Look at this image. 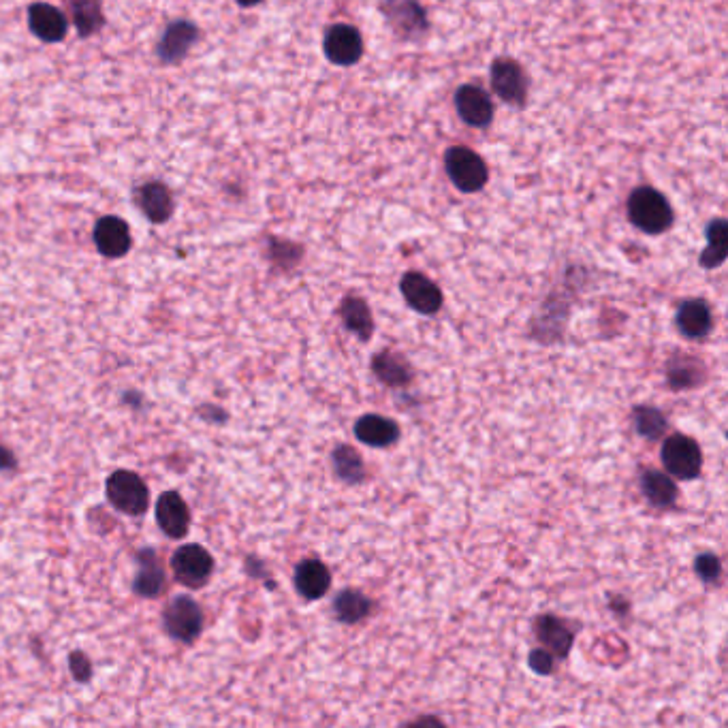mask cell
Instances as JSON below:
<instances>
[{
	"mask_svg": "<svg viewBox=\"0 0 728 728\" xmlns=\"http://www.w3.org/2000/svg\"><path fill=\"white\" fill-rule=\"evenodd\" d=\"M628 218L639 231L660 235L673 227V208L669 199L654 186H639L628 197Z\"/></svg>",
	"mask_w": 728,
	"mask_h": 728,
	"instance_id": "cell-1",
	"label": "cell"
},
{
	"mask_svg": "<svg viewBox=\"0 0 728 728\" xmlns=\"http://www.w3.org/2000/svg\"><path fill=\"white\" fill-rule=\"evenodd\" d=\"M105 492L109 504L114 506L116 511L139 517L148 511L150 506V489L144 483L139 474L131 470H116L109 474L105 483Z\"/></svg>",
	"mask_w": 728,
	"mask_h": 728,
	"instance_id": "cell-2",
	"label": "cell"
},
{
	"mask_svg": "<svg viewBox=\"0 0 728 728\" xmlns=\"http://www.w3.org/2000/svg\"><path fill=\"white\" fill-rule=\"evenodd\" d=\"M445 169L453 186L462 193H479L489 180L487 163L466 146H453L445 152Z\"/></svg>",
	"mask_w": 728,
	"mask_h": 728,
	"instance_id": "cell-3",
	"label": "cell"
},
{
	"mask_svg": "<svg viewBox=\"0 0 728 728\" xmlns=\"http://www.w3.org/2000/svg\"><path fill=\"white\" fill-rule=\"evenodd\" d=\"M171 571L184 588L199 590L210 581L214 573V558L201 545H182L178 551H173Z\"/></svg>",
	"mask_w": 728,
	"mask_h": 728,
	"instance_id": "cell-4",
	"label": "cell"
},
{
	"mask_svg": "<svg viewBox=\"0 0 728 728\" xmlns=\"http://www.w3.org/2000/svg\"><path fill=\"white\" fill-rule=\"evenodd\" d=\"M662 464L673 477L692 481L699 477L703 468L701 447L686 434H673L662 445Z\"/></svg>",
	"mask_w": 728,
	"mask_h": 728,
	"instance_id": "cell-5",
	"label": "cell"
},
{
	"mask_svg": "<svg viewBox=\"0 0 728 728\" xmlns=\"http://www.w3.org/2000/svg\"><path fill=\"white\" fill-rule=\"evenodd\" d=\"M489 77H492L494 92L504 103L515 107H526L530 92V77L517 60L513 58L494 60L492 69H489Z\"/></svg>",
	"mask_w": 728,
	"mask_h": 728,
	"instance_id": "cell-6",
	"label": "cell"
},
{
	"mask_svg": "<svg viewBox=\"0 0 728 728\" xmlns=\"http://www.w3.org/2000/svg\"><path fill=\"white\" fill-rule=\"evenodd\" d=\"M167 635L182 643H193L203 632V611L191 596L173 598L163 613Z\"/></svg>",
	"mask_w": 728,
	"mask_h": 728,
	"instance_id": "cell-7",
	"label": "cell"
},
{
	"mask_svg": "<svg viewBox=\"0 0 728 728\" xmlns=\"http://www.w3.org/2000/svg\"><path fill=\"white\" fill-rule=\"evenodd\" d=\"M323 52L331 65L353 67L363 56L361 33L351 24L329 26L323 39Z\"/></svg>",
	"mask_w": 728,
	"mask_h": 728,
	"instance_id": "cell-8",
	"label": "cell"
},
{
	"mask_svg": "<svg viewBox=\"0 0 728 728\" xmlns=\"http://www.w3.org/2000/svg\"><path fill=\"white\" fill-rule=\"evenodd\" d=\"M381 11L393 33L402 39L421 37L427 30V13L419 0H383Z\"/></svg>",
	"mask_w": 728,
	"mask_h": 728,
	"instance_id": "cell-9",
	"label": "cell"
},
{
	"mask_svg": "<svg viewBox=\"0 0 728 728\" xmlns=\"http://www.w3.org/2000/svg\"><path fill=\"white\" fill-rule=\"evenodd\" d=\"M455 109L472 129H487L494 120V103L489 94L474 84H464L455 92Z\"/></svg>",
	"mask_w": 728,
	"mask_h": 728,
	"instance_id": "cell-10",
	"label": "cell"
},
{
	"mask_svg": "<svg viewBox=\"0 0 728 728\" xmlns=\"http://www.w3.org/2000/svg\"><path fill=\"white\" fill-rule=\"evenodd\" d=\"M400 291L406 304L419 314L432 316L442 308V291L434 280L419 272H408L400 280Z\"/></svg>",
	"mask_w": 728,
	"mask_h": 728,
	"instance_id": "cell-11",
	"label": "cell"
},
{
	"mask_svg": "<svg viewBox=\"0 0 728 728\" xmlns=\"http://www.w3.org/2000/svg\"><path fill=\"white\" fill-rule=\"evenodd\" d=\"M156 524L169 538H184L191 528V511L178 492H165L156 500Z\"/></svg>",
	"mask_w": 728,
	"mask_h": 728,
	"instance_id": "cell-12",
	"label": "cell"
},
{
	"mask_svg": "<svg viewBox=\"0 0 728 728\" xmlns=\"http://www.w3.org/2000/svg\"><path fill=\"white\" fill-rule=\"evenodd\" d=\"M94 244H97V250L107 259L124 257L133 244L129 225L118 216L101 218L97 227H94Z\"/></svg>",
	"mask_w": 728,
	"mask_h": 728,
	"instance_id": "cell-13",
	"label": "cell"
},
{
	"mask_svg": "<svg viewBox=\"0 0 728 728\" xmlns=\"http://www.w3.org/2000/svg\"><path fill=\"white\" fill-rule=\"evenodd\" d=\"M28 24L30 30L47 43H56L67 37L69 30V22L65 18V13L60 9L45 5V3H35L33 7L28 9Z\"/></svg>",
	"mask_w": 728,
	"mask_h": 728,
	"instance_id": "cell-14",
	"label": "cell"
},
{
	"mask_svg": "<svg viewBox=\"0 0 728 728\" xmlns=\"http://www.w3.org/2000/svg\"><path fill=\"white\" fill-rule=\"evenodd\" d=\"M677 327L690 340H703L714 329V314L705 299H686L677 310Z\"/></svg>",
	"mask_w": 728,
	"mask_h": 728,
	"instance_id": "cell-15",
	"label": "cell"
},
{
	"mask_svg": "<svg viewBox=\"0 0 728 728\" xmlns=\"http://www.w3.org/2000/svg\"><path fill=\"white\" fill-rule=\"evenodd\" d=\"M355 436L363 445L385 449L400 440V425L383 415H363L355 423Z\"/></svg>",
	"mask_w": 728,
	"mask_h": 728,
	"instance_id": "cell-16",
	"label": "cell"
},
{
	"mask_svg": "<svg viewBox=\"0 0 728 728\" xmlns=\"http://www.w3.org/2000/svg\"><path fill=\"white\" fill-rule=\"evenodd\" d=\"M293 581L306 600H319L331 588V573L321 560H304L295 566Z\"/></svg>",
	"mask_w": 728,
	"mask_h": 728,
	"instance_id": "cell-17",
	"label": "cell"
},
{
	"mask_svg": "<svg viewBox=\"0 0 728 728\" xmlns=\"http://www.w3.org/2000/svg\"><path fill=\"white\" fill-rule=\"evenodd\" d=\"M197 37H199V33H197L195 24L184 22V20L173 22L165 30L161 43H158L156 54L163 62H180L188 52H191V47L195 45Z\"/></svg>",
	"mask_w": 728,
	"mask_h": 728,
	"instance_id": "cell-18",
	"label": "cell"
},
{
	"mask_svg": "<svg viewBox=\"0 0 728 728\" xmlns=\"http://www.w3.org/2000/svg\"><path fill=\"white\" fill-rule=\"evenodd\" d=\"M137 564L139 571L133 581L135 594L144 598H156L161 596L165 590V571L154 549H144L137 553Z\"/></svg>",
	"mask_w": 728,
	"mask_h": 728,
	"instance_id": "cell-19",
	"label": "cell"
},
{
	"mask_svg": "<svg viewBox=\"0 0 728 728\" xmlns=\"http://www.w3.org/2000/svg\"><path fill=\"white\" fill-rule=\"evenodd\" d=\"M534 635L551 654L566 658L575 643V632L553 615H541L534 622Z\"/></svg>",
	"mask_w": 728,
	"mask_h": 728,
	"instance_id": "cell-20",
	"label": "cell"
},
{
	"mask_svg": "<svg viewBox=\"0 0 728 728\" xmlns=\"http://www.w3.org/2000/svg\"><path fill=\"white\" fill-rule=\"evenodd\" d=\"M372 370L376 378L387 387H406L413 381V368L404 355L395 351H381L372 359Z\"/></svg>",
	"mask_w": 728,
	"mask_h": 728,
	"instance_id": "cell-21",
	"label": "cell"
},
{
	"mask_svg": "<svg viewBox=\"0 0 728 728\" xmlns=\"http://www.w3.org/2000/svg\"><path fill=\"white\" fill-rule=\"evenodd\" d=\"M137 203L141 212H144L152 223H167L169 216L173 214V197L169 193V188L161 182H150L141 186L137 191Z\"/></svg>",
	"mask_w": 728,
	"mask_h": 728,
	"instance_id": "cell-22",
	"label": "cell"
},
{
	"mask_svg": "<svg viewBox=\"0 0 728 728\" xmlns=\"http://www.w3.org/2000/svg\"><path fill=\"white\" fill-rule=\"evenodd\" d=\"M340 314H342V323L348 331H353V334L359 338V340H370L372 334H374V321H372V312H370V306L363 302L361 297L357 295H348L344 297L342 302V308H340Z\"/></svg>",
	"mask_w": 728,
	"mask_h": 728,
	"instance_id": "cell-23",
	"label": "cell"
},
{
	"mask_svg": "<svg viewBox=\"0 0 728 728\" xmlns=\"http://www.w3.org/2000/svg\"><path fill=\"white\" fill-rule=\"evenodd\" d=\"M705 376H707V372H705L703 361L690 357V355H675L667 366V378H669L671 387L677 391L701 385L705 381Z\"/></svg>",
	"mask_w": 728,
	"mask_h": 728,
	"instance_id": "cell-24",
	"label": "cell"
},
{
	"mask_svg": "<svg viewBox=\"0 0 728 728\" xmlns=\"http://www.w3.org/2000/svg\"><path fill=\"white\" fill-rule=\"evenodd\" d=\"M641 492L658 509H669L677 500V487L673 479L658 470H645L641 474Z\"/></svg>",
	"mask_w": 728,
	"mask_h": 728,
	"instance_id": "cell-25",
	"label": "cell"
},
{
	"mask_svg": "<svg viewBox=\"0 0 728 728\" xmlns=\"http://www.w3.org/2000/svg\"><path fill=\"white\" fill-rule=\"evenodd\" d=\"M707 246L701 255V265L705 269H716L726 261L728 255V225L724 218L711 220L705 229Z\"/></svg>",
	"mask_w": 728,
	"mask_h": 728,
	"instance_id": "cell-26",
	"label": "cell"
},
{
	"mask_svg": "<svg viewBox=\"0 0 728 728\" xmlns=\"http://www.w3.org/2000/svg\"><path fill=\"white\" fill-rule=\"evenodd\" d=\"M372 611V600L359 590H342L334 600V613L342 624H357Z\"/></svg>",
	"mask_w": 728,
	"mask_h": 728,
	"instance_id": "cell-27",
	"label": "cell"
},
{
	"mask_svg": "<svg viewBox=\"0 0 728 728\" xmlns=\"http://www.w3.org/2000/svg\"><path fill=\"white\" fill-rule=\"evenodd\" d=\"M331 464H334L336 477L348 485H357L366 481V464L361 455L348 445H340L331 453Z\"/></svg>",
	"mask_w": 728,
	"mask_h": 728,
	"instance_id": "cell-28",
	"label": "cell"
},
{
	"mask_svg": "<svg viewBox=\"0 0 728 728\" xmlns=\"http://www.w3.org/2000/svg\"><path fill=\"white\" fill-rule=\"evenodd\" d=\"M73 22L84 37L97 33L103 26V13L97 0H73Z\"/></svg>",
	"mask_w": 728,
	"mask_h": 728,
	"instance_id": "cell-29",
	"label": "cell"
},
{
	"mask_svg": "<svg viewBox=\"0 0 728 728\" xmlns=\"http://www.w3.org/2000/svg\"><path fill=\"white\" fill-rule=\"evenodd\" d=\"M635 427L637 434L645 440H658L667 432V419L658 408L652 406H637L635 408Z\"/></svg>",
	"mask_w": 728,
	"mask_h": 728,
	"instance_id": "cell-30",
	"label": "cell"
},
{
	"mask_svg": "<svg viewBox=\"0 0 728 728\" xmlns=\"http://www.w3.org/2000/svg\"><path fill=\"white\" fill-rule=\"evenodd\" d=\"M694 571L701 581L716 583L722 577V564L714 553H701V556L694 560Z\"/></svg>",
	"mask_w": 728,
	"mask_h": 728,
	"instance_id": "cell-31",
	"label": "cell"
},
{
	"mask_svg": "<svg viewBox=\"0 0 728 728\" xmlns=\"http://www.w3.org/2000/svg\"><path fill=\"white\" fill-rule=\"evenodd\" d=\"M528 662H530V669L538 675H549L553 671V664H556L553 662V656L547 650H532Z\"/></svg>",
	"mask_w": 728,
	"mask_h": 728,
	"instance_id": "cell-32",
	"label": "cell"
},
{
	"mask_svg": "<svg viewBox=\"0 0 728 728\" xmlns=\"http://www.w3.org/2000/svg\"><path fill=\"white\" fill-rule=\"evenodd\" d=\"M69 667H71V673L75 675L77 682H88L90 675H92L90 660L82 652H73L69 656Z\"/></svg>",
	"mask_w": 728,
	"mask_h": 728,
	"instance_id": "cell-33",
	"label": "cell"
},
{
	"mask_svg": "<svg viewBox=\"0 0 728 728\" xmlns=\"http://www.w3.org/2000/svg\"><path fill=\"white\" fill-rule=\"evenodd\" d=\"M15 466H18V462H15L11 451H7L3 445H0V470H13Z\"/></svg>",
	"mask_w": 728,
	"mask_h": 728,
	"instance_id": "cell-34",
	"label": "cell"
},
{
	"mask_svg": "<svg viewBox=\"0 0 728 728\" xmlns=\"http://www.w3.org/2000/svg\"><path fill=\"white\" fill-rule=\"evenodd\" d=\"M261 3V0H237V5L240 7H257Z\"/></svg>",
	"mask_w": 728,
	"mask_h": 728,
	"instance_id": "cell-35",
	"label": "cell"
}]
</instances>
